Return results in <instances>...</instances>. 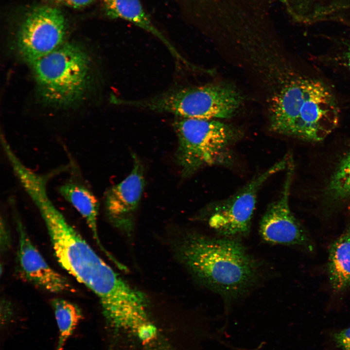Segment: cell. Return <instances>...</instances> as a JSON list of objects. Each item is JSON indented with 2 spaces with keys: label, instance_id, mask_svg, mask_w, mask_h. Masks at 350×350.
<instances>
[{
  "label": "cell",
  "instance_id": "6da1fadb",
  "mask_svg": "<svg viewBox=\"0 0 350 350\" xmlns=\"http://www.w3.org/2000/svg\"><path fill=\"white\" fill-rule=\"evenodd\" d=\"M38 210L59 264L98 297L109 323H126L146 311L148 301L144 294L122 279L95 252L51 200L42 202Z\"/></svg>",
  "mask_w": 350,
  "mask_h": 350
},
{
  "label": "cell",
  "instance_id": "7a4b0ae2",
  "mask_svg": "<svg viewBox=\"0 0 350 350\" xmlns=\"http://www.w3.org/2000/svg\"><path fill=\"white\" fill-rule=\"evenodd\" d=\"M238 239L189 232L174 242L178 260L199 283L230 301L256 284L259 265Z\"/></svg>",
  "mask_w": 350,
  "mask_h": 350
},
{
  "label": "cell",
  "instance_id": "3957f363",
  "mask_svg": "<svg viewBox=\"0 0 350 350\" xmlns=\"http://www.w3.org/2000/svg\"><path fill=\"white\" fill-rule=\"evenodd\" d=\"M270 114L272 131L320 141L337 126L340 109L334 94L325 82L295 73L272 98Z\"/></svg>",
  "mask_w": 350,
  "mask_h": 350
},
{
  "label": "cell",
  "instance_id": "277c9868",
  "mask_svg": "<svg viewBox=\"0 0 350 350\" xmlns=\"http://www.w3.org/2000/svg\"><path fill=\"white\" fill-rule=\"evenodd\" d=\"M30 66L39 94L47 104L72 105L83 98L89 86L90 59L77 43L65 42Z\"/></svg>",
  "mask_w": 350,
  "mask_h": 350
},
{
  "label": "cell",
  "instance_id": "5b68a950",
  "mask_svg": "<svg viewBox=\"0 0 350 350\" xmlns=\"http://www.w3.org/2000/svg\"><path fill=\"white\" fill-rule=\"evenodd\" d=\"M174 125L176 159L186 177L203 167L229 164L232 147L241 136L233 126L215 120L179 118Z\"/></svg>",
  "mask_w": 350,
  "mask_h": 350
},
{
  "label": "cell",
  "instance_id": "8992f818",
  "mask_svg": "<svg viewBox=\"0 0 350 350\" xmlns=\"http://www.w3.org/2000/svg\"><path fill=\"white\" fill-rule=\"evenodd\" d=\"M242 101L232 86L209 84L171 89L148 99L129 100L128 105L179 118L215 120L232 117Z\"/></svg>",
  "mask_w": 350,
  "mask_h": 350
},
{
  "label": "cell",
  "instance_id": "52a82bcc",
  "mask_svg": "<svg viewBox=\"0 0 350 350\" xmlns=\"http://www.w3.org/2000/svg\"><path fill=\"white\" fill-rule=\"evenodd\" d=\"M290 157L285 156L235 193L214 203L207 213L210 227L223 237L238 239L248 235L261 187L273 175L287 168Z\"/></svg>",
  "mask_w": 350,
  "mask_h": 350
},
{
  "label": "cell",
  "instance_id": "ba28073f",
  "mask_svg": "<svg viewBox=\"0 0 350 350\" xmlns=\"http://www.w3.org/2000/svg\"><path fill=\"white\" fill-rule=\"evenodd\" d=\"M68 31L66 18L59 9L35 6L22 17L16 35L21 58L30 65L65 43Z\"/></svg>",
  "mask_w": 350,
  "mask_h": 350
},
{
  "label": "cell",
  "instance_id": "9c48e42d",
  "mask_svg": "<svg viewBox=\"0 0 350 350\" xmlns=\"http://www.w3.org/2000/svg\"><path fill=\"white\" fill-rule=\"evenodd\" d=\"M283 187L280 197L268 207L262 217L259 231L263 240L271 244L303 245L307 238L292 213L289 196L294 165L291 157Z\"/></svg>",
  "mask_w": 350,
  "mask_h": 350
},
{
  "label": "cell",
  "instance_id": "30bf717a",
  "mask_svg": "<svg viewBox=\"0 0 350 350\" xmlns=\"http://www.w3.org/2000/svg\"><path fill=\"white\" fill-rule=\"evenodd\" d=\"M15 219L18 234L17 269L20 278L51 293L72 291L68 280L48 264L31 241L20 219L17 217Z\"/></svg>",
  "mask_w": 350,
  "mask_h": 350
},
{
  "label": "cell",
  "instance_id": "8fae6325",
  "mask_svg": "<svg viewBox=\"0 0 350 350\" xmlns=\"http://www.w3.org/2000/svg\"><path fill=\"white\" fill-rule=\"evenodd\" d=\"M144 186L143 167L135 156L133 167L129 175L110 188L105 195L106 215L116 227L128 231L132 229Z\"/></svg>",
  "mask_w": 350,
  "mask_h": 350
},
{
  "label": "cell",
  "instance_id": "7c38bea8",
  "mask_svg": "<svg viewBox=\"0 0 350 350\" xmlns=\"http://www.w3.org/2000/svg\"><path fill=\"white\" fill-rule=\"evenodd\" d=\"M102 3L105 14L108 18L126 20L150 33L161 41L178 60L186 61L154 25L140 0H102Z\"/></svg>",
  "mask_w": 350,
  "mask_h": 350
},
{
  "label": "cell",
  "instance_id": "4fadbf2b",
  "mask_svg": "<svg viewBox=\"0 0 350 350\" xmlns=\"http://www.w3.org/2000/svg\"><path fill=\"white\" fill-rule=\"evenodd\" d=\"M58 192L85 219L101 250L114 263L117 262L118 261L103 247L99 239L97 228L99 203L92 192L82 184L69 181L58 187Z\"/></svg>",
  "mask_w": 350,
  "mask_h": 350
},
{
  "label": "cell",
  "instance_id": "5bb4252c",
  "mask_svg": "<svg viewBox=\"0 0 350 350\" xmlns=\"http://www.w3.org/2000/svg\"><path fill=\"white\" fill-rule=\"evenodd\" d=\"M328 270L330 284L334 292L350 287V228L331 245Z\"/></svg>",
  "mask_w": 350,
  "mask_h": 350
},
{
  "label": "cell",
  "instance_id": "9a60e30c",
  "mask_svg": "<svg viewBox=\"0 0 350 350\" xmlns=\"http://www.w3.org/2000/svg\"><path fill=\"white\" fill-rule=\"evenodd\" d=\"M329 191L335 198L350 197V153L339 163L332 177Z\"/></svg>",
  "mask_w": 350,
  "mask_h": 350
},
{
  "label": "cell",
  "instance_id": "2e32d148",
  "mask_svg": "<svg viewBox=\"0 0 350 350\" xmlns=\"http://www.w3.org/2000/svg\"><path fill=\"white\" fill-rule=\"evenodd\" d=\"M46 2L58 5L80 9L86 7L94 2L96 0H44Z\"/></svg>",
  "mask_w": 350,
  "mask_h": 350
},
{
  "label": "cell",
  "instance_id": "e0dca14e",
  "mask_svg": "<svg viewBox=\"0 0 350 350\" xmlns=\"http://www.w3.org/2000/svg\"><path fill=\"white\" fill-rule=\"evenodd\" d=\"M334 339L342 350H350V327L335 333Z\"/></svg>",
  "mask_w": 350,
  "mask_h": 350
},
{
  "label": "cell",
  "instance_id": "ac0fdd59",
  "mask_svg": "<svg viewBox=\"0 0 350 350\" xmlns=\"http://www.w3.org/2000/svg\"><path fill=\"white\" fill-rule=\"evenodd\" d=\"M156 329L149 323H145L139 326L138 334L140 338L146 341L151 339L156 334Z\"/></svg>",
  "mask_w": 350,
  "mask_h": 350
},
{
  "label": "cell",
  "instance_id": "d6986e66",
  "mask_svg": "<svg viewBox=\"0 0 350 350\" xmlns=\"http://www.w3.org/2000/svg\"><path fill=\"white\" fill-rule=\"evenodd\" d=\"M342 58L345 65L350 71V43H346L342 53Z\"/></svg>",
  "mask_w": 350,
  "mask_h": 350
}]
</instances>
